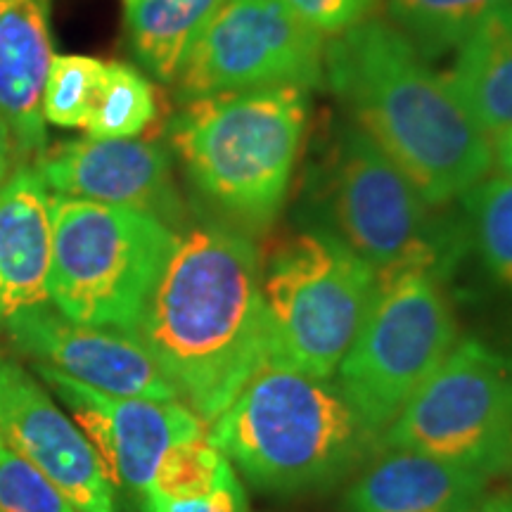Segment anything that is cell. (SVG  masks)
Instances as JSON below:
<instances>
[{
    "mask_svg": "<svg viewBox=\"0 0 512 512\" xmlns=\"http://www.w3.org/2000/svg\"><path fill=\"white\" fill-rule=\"evenodd\" d=\"M136 337L178 401L211 425L271 363L264 259L254 240L221 223L178 233Z\"/></svg>",
    "mask_w": 512,
    "mask_h": 512,
    "instance_id": "cell-1",
    "label": "cell"
},
{
    "mask_svg": "<svg viewBox=\"0 0 512 512\" xmlns=\"http://www.w3.org/2000/svg\"><path fill=\"white\" fill-rule=\"evenodd\" d=\"M325 88L432 207L463 197L494 166L491 138L389 22L363 19L330 38Z\"/></svg>",
    "mask_w": 512,
    "mask_h": 512,
    "instance_id": "cell-2",
    "label": "cell"
},
{
    "mask_svg": "<svg viewBox=\"0 0 512 512\" xmlns=\"http://www.w3.org/2000/svg\"><path fill=\"white\" fill-rule=\"evenodd\" d=\"M311 91L273 86L183 102L169 143L221 226L264 235L283 214L309 131Z\"/></svg>",
    "mask_w": 512,
    "mask_h": 512,
    "instance_id": "cell-3",
    "label": "cell"
},
{
    "mask_svg": "<svg viewBox=\"0 0 512 512\" xmlns=\"http://www.w3.org/2000/svg\"><path fill=\"white\" fill-rule=\"evenodd\" d=\"M207 432L247 484L273 496L332 489L380 448L335 377L278 366L254 375Z\"/></svg>",
    "mask_w": 512,
    "mask_h": 512,
    "instance_id": "cell-4",
    "label": "cell"
},
{
    "mask_svg": "<svg viewBox=\"0 0 512 512\" xmlns=\"http://www.w3.org/2000/svg\"><path fill=\"white\" fill-rule=\"evenodd\" d=\"M332 235L375 273L425 268L441 280L453 271L467 230L437 214L403 171L347 114L323 126L306 169Z\"/></svg>",
    "mask_w": 512,
    "mask_h": 512,
    "instance_id": "cell-5",
    "label": "cell"
},
{
    "mask_svg": "<svg viewBox=\"0 0 512 512\" xmlns=\"http://www.w3.org/2000/svg\"><path fill=\"white\" fill-rule=\"evenodd\" d=\"M176 238L143 211L53 195L50 304L74 323L136 335Z\"/></svg>",
    "mask_w": 512,
    "mask_h": 512,
    "instance_id": "cell-6",
    "label": "cell"
},
{
    "mask_svg": "<svg viewBox=\"0 0 512 512\" xmlns=\"http://www.w3.org/2000/svg\"><path fill=\"white\" fill-rule=\"evenodd\" d=\"M375 268L325 228L299 230L264 261L271 363L332 380L361 330Z\"/></svg>",
    "mask_w": 512,
    "mask_h": 512,
    "instance_id": "cell-7",
    "label": "cell"
},
{
    "mask_svg": "<svg viewBox=\"0 0 512 512\" xmlns=\"http://www.w3.org/2000/svg\"><path fill=\"white\" fill-rule=\"evenodd\" d=\"M458 339L456 313L439 275L425 268L380 273L335 382L363 425L382 439Z\"/></svg>",
    "mask_w": 512,
    "mask_h": 512,
    "instance_id": "cell-8",
    "label": "cell"
},
{
    "mask_svg": "<svg viewBox=\"0 0 512 512\" xmlns=\"http://www.w3.org/2000/svg\"><path fill=\"white\" fill-rule=\"evenodd\" d=\"M498 477L512 472V363L458 339L380 439Z\"/></svg>",
    "mask_w": 512,
    "mask_h": 512,
    "instance_id": "cell-9",
    "label": "cell"
},
{
    "mask_svg": "<svg viewBox=\"0 0 512 512\" xmlns=\"http://www.w3.org/2000/svg\"><path fill=\"white\" fill-rule=\"evenodd\" d=\"M325 36L285 0H223L185 57L181 102L273 86L325 88Z\"/></svg>",
    "mask_w": 512,
    "mask_h": 512,
    "instance_id": "cell-10",
    "label": "cell"
},
{
    "mask_svg": "<svg viewBox=\"0 0 512 512\" xmlns=\"http://www.w3.org/2000/svg\"><path fill=\"white\" fill-rule=\"evenodd\" d=\"M38 373L98 451L114 491H124L138 503L166 453L207 432V422L183 401L112 396L53 368L38 366Z\"/></svg>",
    "mask_w": 512,
    "mask_h": 512,
    "instance_id": "cell-11",
    "label": "cell"
},
{
    "mask_svg": "<svg viewBox=\"0 0 512 512\" xmlns=\"http://www.w3.org/2000/svg\"><path fill=\"white\" fill-rule=\"evenodd\" d=\"M0 437L79 512H117V491L81 427L34 377L5 358H0Z\"/></svg>",
    "mask_w": 512,
    "mask_h": 512,
    "instance_id": "cell-12",
    "label": "cell"
},
{
    "mask_svg": "<svg viewBox=\"0 0 512 512\" xmlns=\"http://www.w3.org/2000/svg\"><path fill=\"white\" fill-rule=\"evenodd\" d=\"M36 169L53 195L143 211L174 228L185 214L174 157L157 140H67L43 152Z\"/></svg>",
    "mask_w": 512,
    "mask_h": 512,
    "instance_id": "cell-13",
    "label": "cell"
},
{
    "mask_svg": "<svg viewBox=\"0 0 512 512\" xmlns=\"http://www.w3.org/2000/svg\"><path fill=\"white\" fill-rule=\"evenodd\" d=\"M19 351L72 380L112 396L178 401L155 358L136 335L93 328L50 306L22 313L3 328Z\"/></svg>",
    "mask_w": 512,
    "mask_h": 512,
    "instance_id": "cell-14",
    "label": "cell"
},
{
    "mask_svg": "<svg viewBox=\"0 0 512 512\" xmlns=\"http://www.w3.org/2000/svg\"><path fill=\"white\" fill-rule=\"evenodd\" d=\"M491 477L465 465L380 446L342 498L344 512H470L489 494Z\"/></svg>",
    "mask_w": 512,
    "mask_h": 512,
    "instance_id": "cell-15",
    "label": "cell"
},
{
    "mask_svg": "<svg viewBox=\"0 0 512 512\" xmlns=\"http://www.w3.org/2000/svg\"><path fill=\"white\" fill-rule=\"evenodd\" d=\"M53 192L38 169L17 166L0 185V328L50 304Z\"/></svg>",
    "mask_w": 512,
    "mask_h": 512,
    "instance_id": "cell-16",
    "label": "cell"
},
{
    "mask_svg": "<svg viewBox=\"0 0 512 512\" xmlns=\"http://www.w3.org/2000/svg\"><path fill=\"white\" fill-rule=\"evenodd\" d=\"M53 57L50 0H0V117L22 162L46 152L41 102Z\"/></svg>",
    "mask_w": 512,
    "mask_h": 512,
    "instance_id": "cell-17",
    "label": "cell"
},
{
    "mask_svg": "<svg viewBox=\"0 0 512 512\" xmlns=\"http://www.w3.org/2000/svg\"><path fill=\"white\" fill-rule=\"evenodd\" d=\"M486 136L512 126V3L482 22L444 76Z\"/></svg>",
    "mask_w": 512,
    "mask_h": 512,
    "instance_id": "cell-18",
    "label": "cell"
},
{
    "mask_svg": "<svg viewBox=\"0 0 512 512\" xmlns=\"http://www.w3.org/2000/svg\"><path fill=\"white\" fill-rule=\"evenodd\" d=\"M221 5L223 0H133L124 19L128 50L147 74L174 83Z\"/></svg>",
    "mask_w": 512,
    "mask_h": 512,
    "instance_id": "cell-19",
    "label": "cell"
},
{
    "mask_svg": "<svg viewBox=\"0 0 512 512\" xmlns=\"http://www.w3.org/2000/svg\"><path fill=\"white\" fill-rule=\"evenodd\" d=\"M510 0H387L389 24L427 62L458 50Z\"/></svg>",
    "mask_w": 512,
    "mask_h": 512,
    "instance_id": "cell-20",
    "label": "cell"
},
{
    "mask_svg": "<svg viewBox=\"0 0 512 512\" xmlns=\"http://www.w3.org/2000/svg\"><path fill=\"white\" fill-rule=\"evenodd\" d=\"M159 114L152 81L126 62H105L98 100L83 131L88 138H140Z\"/></svg>",
    "mask_w": 512,
    "mask_h": 512,
    "instance_id": "cell-21",
    "label": "cell"
},
{
    "mask_svg": "<svg viewBox=\"0 0 512 512\" xmlns=\"http://www.w3.org/2000/svg\"><path fill=\"white\" fill-rule=\"evenodd\" d=\"M467 242L498 283L512 290V178H484L463 195Z\"/></svg>",
    "mask_w": 512,
    "mask_h": 512,
    "instance_id": "cell-22",
    "label": "cell"
},
{
    "mask_svg": "<svg viewBox=\"0 0 512 512\" xmlns=\"http://www.w3.org/2000/svg\"><path fill=\"white\" fill-rule=\"evenodd\" d=\"M105 62L88 55H55L43 86L41 112L46 124L86 128L98 100Z\"/></svg>",
    "mask_w": 512,
    "mask_h": 512,
    "instance_id": "cell-23",
    "label": "cell"
},
{
    "mask_svg": "<svg viewBox=\"0 0 512 512\" xmlns=\"http://www.w3.org/2000/svg\"><path fill=\"white\" fill-rule=\"evenodd\" d=\"M238 477L230 460L209 439V432L171 448L159 463L147 496L183 498L204 494Z\"/></svg>",
    "mask_w": 512,
    "mask_h": 512,
    "instance_id": "cell-24",
    "label": "cell"
},
{
    "mask_svg": "<svg viewBox=\"0 0 512 512\" xmlns=\"http://www.w3.org/2000/svg\"><path fill=\"white\" fill-rule=\"evenodd\" d=\"M0 512H79L46 475L0 437Z\"/></svg>",
    "mask_w": 512,
    "mask_h": 512,
    "instance_id": "cell-25",
    "label": "cell"
},
{
    "mask_svg": "<svg viewBox=\"0 0 512 512\" xmlns=\"http://www.w3.org/2000/svg\"><path fill=\"white\" fill-rule=\"evenodd\" d=\"M143 512H249L245 484L240 475L204 494L183 498L147 496L140 501Z\"/></svg>",
    "mask_w": 512,
    "mask_h": 512,
    "instance_id": "cell-26",
    "label": "cell"
},
{
    "mask_svg": "<svg viewBox=\"0 0 512 512\" xmlns=\"http://www.w3.org/2000/svg\"><path fill=\"white\" fill-rule=\"evenodd\" d=\"M285 3L323 36H337L368 19L380 0H285Z\"/></svg>",
    "mask_w": 512,
    "mask_h": 512,
    "instance_id": "cell-27",
    "label": "cell"
},
{
    "mask_svg": "<svg viewBox=\"0 0 512 512\" xmlns=\"http://www.w3.org/2000/svg\"><path fill=\"white\" fill-rule=\"evenodd\" d=\"M491 152H494V164L501 169V176L512 178V126L491 138Z\"/></svg>",
    "mask_w": 512,
    "mask_h": 512,
    "instance_id": "cell-28",
    "label": "cell"
},
{
    "mask_svg": "<svg viewBox=\"0 0 512 512\" xmlns=\"http://www.w3.org/2000/svg\"><path fill=\"white\" fill-rule=\"evenodd\" d=\"M15 162H19V159L15 152V143H12L10 128L3 121V117H0V185L8 181L12 171H15Z\"/></svg>",
    "mask_w": 512,
    "mask_h": 512,
    "instance_id": "cell-29",
    "label": "cell"
},
{
    "mask_svg": "<svg viewBox=\"0 0 512 512\" xmlns=\"http://www.w3.org/2000/svg\"><path fill=\"white\" fill-rule=\"evenodd\" d=\"M470 512H512V486L486 494Z\"/></svg>",
    "mask_w": 512,
    "mask_h": 512,
    "instance_id": "cell-30",
    "label": "cell"
},
{
    "mask_svg": "<svg viewBox=\"0 0 512 512\" xmlns=\"http://www.w3.org/2000/svg\"><path fill=\"white\" fill-rule=\"evenodd\" d=\"M124 3H126V5H128V3H133V0H124Z\"/></svg>",
    "mask_w": 512,
    "mask_h": 512,
    "instance_id": "cell-31",
    "label": "cell"
},
{
    "mask_svg": "<svg viewBox=\"0 0 512 512\" xmlns=\"http://www.w3.org/2000/svg\"><path fill=\"white\" fill-rule=\"evenodd\" d=\"M510 3H512V0H510Z\"/></svg>",
    "mask_w": 512,
    "mask_h": 512,
    "instance_id": "cell-32",
    "label": "cell"
}]
</instances>
